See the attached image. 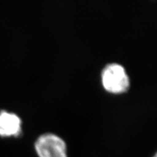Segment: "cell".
I'll list each match as a JSON object with an SVG mask.
<instances>
[{
    "label": "cell",
    "instance_id": "1",
    "mask_svg": "<svg viewBox=\"0 0 157 157\" xmlns=\"http://www.w3.org/2000/svg\"><path fill=\"white\" fill-rule=\"evenodd\" d=\"M104 88L110 93L120 94L126 92L130 85V79L125 68L117 63L107 64L101 72Z\"/></svg>",
    "mask_w": 157,
    "mask_h": 157
},
{
    "label": "cell",
    "instance_id": "2",
    "mask_svg": "<svg viewBox=\"0 0 157 157\" xmlns=\"http://www.w3.org/2000/svg\"><path fill=\"white\" fill-rule=\"evenodd\" d=\"M34 149L38 157H68L66 141L55 134L39 136L35 141Z\"/></svg>",
    "mask_w": 157,
    "mask_h": 157
},
{
    "label": "cell",
    "instance_id": "3",
    "mask_svg": "<svg viewBox=\"0 0 157 157\" xmlns=\"http://www.w3.org/2000/svg\"><path fill=\"white\" fill-rule=\"evenodd\" d=\"M22 132V121L17 115L6 111L0 112V136H18Z\"/></svg>",
    "mask_w": 157,
    "mask_h": 157
},
{
    "label": "cell",
    "instance_id": "4",
    "mask_svg": "<svg viewBox=\"0 0 157 157\" xmlns=\"http://www.w3.org/2000/svg\"><path fill=\"white\" fill-rule=\"evenodd\" d=\"M153 157H157V155H156V154H155V155H154V156H153Z\"/></svg>",
    "mask_w": 157,
    "mask_h": 157
}]
</instances>
